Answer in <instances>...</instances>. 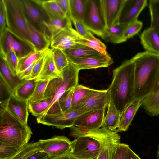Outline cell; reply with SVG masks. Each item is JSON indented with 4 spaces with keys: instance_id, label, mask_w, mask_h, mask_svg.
<instances>
[{
    "instance_id": "53",
    "label": "cell",
    "mask_w": 159,
    "mask_h": 159,
    "mask_svg": "<svg viewBox=\"0 0 159 159\" xmlns=\"http://www.w3.org/2000/svg\"><path fill=\"white\" fill-rule=\"evenodd\" d=\"M75 40H72L67 42L61 44L56 47L57 48L62 50H65L70 48L76 43Z\"/></svg>"
},
{
    "instance_id": "46",
    "label": "cell",
    "mask_w": 159,
    "mask_h": 159,
    "mask_svg": "<svg viewBox=\"0 0 159 159\" xmlns=\"http://www.w3.org/2000/svg\"><path fill=\"white\" fill-rule=\"evenodd\" d=\"M120 143L113 144L105 147L102 150L97 159H113L116 148Z\"/></svg>"
},
{
    "instance_id": "49",
    "label": "cell",
    "mask_w": 159,
    "mask_h": 159,
    "mask_svg": "<svg viewBox=\"0 0 159 159\" xmlns=\"http://www.w3.org/2000/svg\"><path fill=\"white\" fill-rule=\"evenodd\" d=\"M7 28L6 16L4 0H0V35L3 34Z\"/></svg>"
},
{
    "instance_id": "28",
    "label": "cell",
    "mask_w": 159,
    "mask_h": 159,
    "mask_svg": "<svg viewBox=\"0 0 159 159\" xmlns=\"http://www.w3.org/2000/svg\"><path fill=\"white\" fill-rule=\"evenodd\" d=\"M141 103V107L148 114L152 116L159 115V90L144 98Z\"/></svg>"
},
{
    "instance_id": "41",
    "label": "cell",
    "mask_w": 159,
    "mask_h": 159,
    "mask_svg": "<svg viewBox=\"0 0 159 159\" xmlns=\"http://www.w3.org/2000/svg\"><path fill=\"white\" fill-rule=\"evenodd\" d=\"M22 148L16 147L0 143V159H10L18 153Z\"/></svg>"
},
{
    "instance_id": "38",
    "label": "cell",
    "mask_w": 159,
    "mask_h": 159,
    "mask_svg": "<svg viewBox=\"0 0 159 159\" xmlns=\"http://www.w3.org/2000/svg\"><path fill=\"white\" fill-rule=\"evenodd\" d=\"M75 41L76 43L86 45L106 56L109 55L107 51L106 46L97 38L88 40L80 38Z\"/></svg>"
},
{
    "instance_id": "40",
    "label": "cell",
    "mask_w": 159,
    "mask_h": 159,
    "mask_svg": "<svg viewBox=\"0 0 159 159\" xmlns=\"http://www.w3.org/2000/svg\"><path fill=\"white\" fill-rule=\"evenodd\" d=\"M74 88L73 87L66 91L58 100L62 113L70 110L72 107V96Z\"/></svg>"
},
{
    "instance_id": "26",
    "label": "cell",
    "mask_w": 159,
    "mask_h": 159,
    "mask_svg": "<svg viewBox=\"0 0 159 159\" xmlns=\"http://www.w3.org/2000/svg\"><path fill=\"white\" fill-rule=\"evenodd\" d=\"M37 82L36 79H25L16 88L13 94L20 99L28 101L34 93Z\"/></svg>"
},
{
    "instance_id": "29",
    "label": "cell",
    "mask_w": 159,
    "mask_h": 159,
    "mask_svg": "<svg viewBox=\"0 0 159 159\" xmlns=\"http://www.w3.org/2000/svg\"><path fill=\"white\" fill-rule=\"evenodd\" d=\"M48 16V19L47 22L51 32L52 39L64 29L72 26V21L67 16L61 19Z\"/></svg>"
},
{
    "instance_id": "23",
    "label": "cell",
    "mask_w": 159,
    "mask_h": 159,
    "mask_svg": "<svg viewBox=\"0 0 159 159\" xmlns=\"http://www.w3.org/2000/svg\"><path fill=\"white\" fill-rule=\"evenodd\" d=\"M107 107L102 127L116 132L119 125L121 115L110 98Z\"/></svg>"
},
{
    "instance_id": "52",
    "label": "cell",
    "mask_w": 159,
    "mask_h": 159,
    "mask_svg": "<svg viewBox=\"0 0 159 159\" xmlns=\"http://www.w3.org/2000/svg\"><path fill=\"white\" fill-rule=\"evenodd\" d=\"M45 159H78L69 152L57 156H48Z\"/></svg>"
},
{
    "instance_id": "34",
    "label": "cell",
    "mask_w": 159,
    "mask_h": 159,
    "mask_svg": "<svg viewBox=\"0 0 159 159\" xmlns=\"http://www.w3.org/2000/svg\"><path fill=\"white\" fill-rule=\"evenodd\" d=\"M42 7L48 16L61 19L67 16L61 10L55 0H43Z\"/></svg>"
},
{
    "instance_id": "9",
    "label": "cell",
    "mask_w": 159,
    "mask_h": 159,
    "mask_svg": "<svg viewBox=\"0 0 159 159\" xmlns=\"http://www.w3.org/2000/svg\"><path fill=\"white\" fill-rule=\"evenodd\" d=\"M86 113L70 110L54 115H43L37 117V122L48 126L55 127L60 129L73 126L75 121L80 115Z\"/></svg>"
},
{
    "instance_id": "37",
    "label": "cell",
    "mask_w": 159,
    "mask_h": 159,
    "mask_svg": "<svg viewBox=\"0 0 159 159\" xmlns=\"http://www.w3.org/2000/svg\"><path fill=\"white\" fill-rule=\"evenodd\" d=\"M40 151L38 141L31 142L23 147L18 153L10 159H26L32 155Z\"/></svg>"
},
{
    "instance_id": "33",
    "label": "cell",
    "mask_w": 159,
    "mask_h": 159,
    "mask_svg": "<svg viewBox=\"0 0 159 159\" xmlns=\"http://www.w3.org/2000/svg\"><path fill=\"white\" fill-rule=\"evenodd\" d=\"M95 90L82 85L77 84L74 88L72 96L71 108L82 102L93 92Z\"/></svg>"
},
{
    "instance_id": "15",
    "label": "cell",
    "mask_w": 159,
    "mask_h": 159,
    "mask_svg": "<svg viewBox=\"0 0 159 159\" xmlns=\"http://www.w3.org/2000/svg\"><path fill=\"white\" fill-rule=\"evenodd\" d=\"M147 5L146 0H125L119 23L129 25L137 20L139 16Z\"/></svg>"
},
{
    "instance_id": "31",
    "label": "cell",
    "mask_w": 159,
    "mask_h": 159,
    "mask_svg": "<svg viewBox=\"0 0 159 159\" xmlns=\"http://www.w3.org/2000/svg\"><path fill=\"white\" fill-rule=\"evenodd\" d=\"M53 97L43 98L34 102H28V109L33 116L38 117L42 115L50 105Z\"/></svg>"
},
{
    "instance_id": "50",
    "label": "cell",
    "mask_w": 159,
    "mask_h": 159,
    "mask_svg": "<svg viewBox=\"0 0 159 159\" xmlns=\"http://www.w3.org/2000/svg\"><path fill=\"white\" fill-rule=\"evenodd\" d=\"M55 1L62 11L69 18V0H55Z\"/></svg>"
},
{
    "instance_id": "7",
    "label": "cell",
    "mask_w": 159,
    "mask_h": 159,
    "mask_svg": "<svg viewBox=\"0 0 159 159\" xmlns=\"http://www.w3.org/2000/svg\"><path fill=\"white\" fill-rule=\"evenodd\" d=\"M0 57L3 58L8 52H14L19 60L35 52L34 47L6 30L0 35Z\"/></svg>"
},
{
    "instance_id": "42",
    "label": "cell",
    "mask_w": 159,
    "mask_h": 159,
    "mask_svg": "<svg viewBox=\"0 0 159 159\" xmlns=\"http://www.w3.org/2000/svg\"><path fill=\"white\" fill-rule=\"evenodd\" d=\"M142 26V22L138 20L128 25L123 34L124 42L137 34L140 30Z\"/></svg>"
},
{
    "instance_id": "21",
    "label": "cell",
    "mask_w": 159,
    "mask_h": 159,
    "mask_svg": "<svg viewBox=\"0 0 159 159\" xmlns=\"http://www.w3.org/2000/svg\"><path fill=\"white\" fill-rule=\"evenodd\" d=\"M61 77V73H59L53 61L52 51L51 48H49L45 54L42 68L39 76L36 79V80H52Z\"/></svg>"
},
{
    "instance_id": "51",
    "label": "cell",
    "mask_w": 159,
    "mask_h": 159,
    "mask_svg": "<svg viewBox=\"0 0 159 159\" xmlns=\"http://www.w3.org/2000/svg\"><path fill=\"white\" fill-rule=\"evenodd\" d=\"M37 61L34 63L23 72L17 73L18 76L21 80L25 79L30 75L34 65Z\"/></svg>"
},
{
    "instance_id": "17",
    "label": "cell",
    "mask_w": 159,
    "mask_h": 159,
    "mask_svg": "<svg viewBox=\"0 0 159 159\" xmlns=\"http://www.w3.org/2000/svg\"><path fill=\"white\" fill-rule=\"evenodd\" d=\"M0 107L6 109L23 123L27 124L28 101L20 99L12 93L6 105Z\"/></svg>"
},
{
    "instance_id": "5",
    "label": "cell",
    "mask_w": 159,
    "mask_h": 159,
    "mask_svg": "<svg viewBox=\"0 0 159 159\" xmlns=\"http://www.w3.org/2000/svg\"><path fill=\"white\" fill-rule=\"evenodd\" d=\"M80 70L75 65L69 63L61 72V77L54 78L49 81L44 98L52 97L53 98L48 107L42 115H54L62 113L58 100L66 91L78 84Z\"/></svg>"
},
{
    "instance_id": "48",
    "label": "cell",
    "mask_w": 159,
    "mask_h": 159,
    "mask_svg": "<svg viewBox=\"0 0 159 159\" xmlns=\"http://www.w3.org/2000/svg\"><path fill=\"white\" fill-rule=\"evenodd\" d=\"M129 148L126 144L119 143L115 150L113 159H126Z\"/></svg>"
},
{
    "instance_id": "36",
    "label": "cell",
    "mask_w": 159,
    "mask_h": 159,
    "mask_svg": "<svg viewBox=\"0 0 159 159\" xmlns=\"http://www.w3.org/2000/svg\"><path fill=\"white\" fill-rule=\"evenodd\" d=\"M54 63L57 70L61 73L63 70L68 64L67 57L63 51L59 48H51Z\"/></svg>"
},
{
    "instance_id": "16",
    "label": "cell",
    "mask_w": 159,
    "mask_h": 159,
    "mask_svg": "<svg viewBox=\"0 0 159 159\" xmlns=\"http://www.w3.org/2000/svg\"><path fill=\"white\" fill-rule=\"evenodd\" d=\"M67 57L69 62L75 65L80 70L108 67L113 62L110 55L100 57Z\"/></svg>"
},
{
    "instance_id": "11",
    "label": "cell",
    "mask_w": 159,
    "mask_h": 159,
    "mask_svg": "<svg viewBox=\"0 0 159 159\" xmlns=\"http://www.w3.org/2000/svg\"><path fill=\"white\" fill-rule=\"evenodd\" d=\"M41 152L49 156H57L70 152L71 141L67 137L57 136L46 139L38 141Z\"/></svg>"
},
{
    "instance_id": "6",
    "label": "cell",
    "mask_w": 159,
    "mask_h": 159,
    "mask_svg": "<svg viewBox=\"0 0 159 159\" xmlns=\"http://www.w3.org/2000/svg\"><path fill=\"white\" fill-rule=\"evenodd\" d=\"M4 2L6 30L33 46L30 40L27 18L22 0H4Z\"/></svg>"
},
{
    "instance_id": "18",
    "label": "cell",
    "mask_w": 159,
    "mask_h": 159,
    "mask_svg": "<svg viewBox=\"0 0 159 159\" xmlns=\"http://www.w3.org/2000/svg\"><path fill=\"white\" fill-rule=\"evenodd\" d=\"M140 37L145 51L159 55V36L152 28L150 26L144 30Z\"/></svg>"
},
{
    "instance_id": "43",
    "label": "cell",
    "mask_w": 159,
    "mask_h": 159,
    "mask_svg": "<svg viewBox=\"0 0 159 159\" xmlns=\"http://www.w3.org/2000/svg\"><path fill=\"white\" fill-rule=\"evenodd\" d=\"M2 58L13 74L17 75L19 59L14 52L11 50L9 51L6 53L4 57Z\"/></svg>"
},
{
    "instance_id": "27",
    "label": "cell",
    "mask_w": 159,
    "mask_h": 159,
    "mask_svg": "<svg viewBox=\"0 0 159 159\" xmlns=\"http://www.w3.org/2000/svg\"><path fill=\"white\" fill-rule=\"evenodd\" d=\"M82 38L72 26L66 28L57 34L51 41L50 47L54 48L67 42Z\"/></svg>"
},
{
    "instance_id": "20",
    "label": "cell",
    "mask_w": 159,
    "mask_h": 159,
    "mask_svg": "<svg viewBox=\"0 0 159 159\" xmlns=\"http://www.w3.org/2000/svg\"><path fill=\"white\" fill-rule=\"evenodd\" d=\"M142 100L135 99L121 114L118 127L116 132L126 131L139 108Z\"/></svg>"
},
{
    "instance_id": "47",
    "label": "cell",
    "mask_w": 159,
    "mask_h": 159,
    "mask_svg": "<svg viewBox=\"0 0 159 159\" xmlns=\"http://www.w3.org/2000/svg\"><path fill=\"white\" fill-rule=\"evenodd\" d=\"M46 54L37 61L32 69L31 74L26 78L25 79L32 80L36 79L38 77L42 68Z\"/></svg>"
},
{
    "instance_id": "19",
    "label": "cell",
    "mask_w": 159,
    "mask_h": 159,
    "mask_svg": "<svg viewBox=\"0 0 159 159\" xmlns=\"http://www.w3.org/2000/svg\"><path fill=\"white\" fill-rule=\"evenodd\" d=\"M27 22L31 42L35 51L42 52L49 49L51 41L44 34L35 28L28 18Z\"/></svg>"
},
{
    "instance_id": "54",
    "label": "cell",
    "mask_w": 159,
    "mask_h": 159,
    "mask_svg": "<svg viewBox=\"0 0 159 159\" xmlns=\"http://www.w3.org/2000/svg\"><path fill=\"white\" fill-rule=\"evenodd\" d=\"M126 159H141L129 148Z\"/></svg>"
},
{
    "instance_id": "56",
    "label": "cell",
    "mask_w": 159,
    "mask_h": 159,
    "mask_svg": "<svg viewBox=\"0 0 159 159\" xmlns=\"http://www.w3.org/2000/svg\"><path fill=\"white\" fill-rule=\"evenodd\" d=\"M157 159H159V144L158 146V150L157 152Z\"/></svg>"
},
{
    "instance_id": "13",
    "label": "cell",
    "mask_w": 159,
    "mask_h": 159,
    "mask_svg": "<svg viewBox=\"0 0 159 159\" xmlns=\"http://www.w3.org/2000/svg\"><path fill=\"white\" fill-rule=\"evenodd\" d=\"M28 19L38 30L44 34L48 28V17L44 16L42 6L34 3L33 0H22Z\"/></svg>"
},
{
    "instance_id": "45",
    "label": "cell",
    "mask_w": 159,
    "mask_h": 159,
    "mask_svg": "<svg viewBox=\"0 0 159 159\" xmlns=\"http://www.w3.org/2000/svg\"><path fill=\"white\" fill-rule=\"evenodd\" d=\"M12 94L10 89L0 78V107H3L6 105Z\"/></svg>"
},
{
    "instance_id": "14",
    "label": "cell",
    "mask_w": 159,
    "mask_h": 159,
    "mask_svg": "<svg viewBox=\"0 0 159 159\" xmlns=\"http://www.w3.org/2000/svg\"><path fill=\"white\" fill-rule=\"evenodd\" d=\"M106 108L91 111L79 116L73 126L88 129H96L102 126Z\"/></svg>"
},
{
    "instance_id": "30",
    "label": "cell",
    "mask_w": 159,
    "mask_h": 159,
    "mask_svg": "<svg viewBox=\"0 0 159 159\" xmlns=\"http://www.w3.org/2000/svg\"><path fill=\"white\" fill-rule=\"evenodd\" d=\"M69 18L71 20L77 19L82 23L83 21L86 0H69Z\"/></svg>"
},
{
    "instance_id": "39",
    "label": "cell",
    "mask_w": 159,
    "mask_h": 159,
    "mask_svg": "<svg viewBox=\"0 0 159 159\" xmlns=\"http://www.w3.org/2000/svg\"><path fill=\"white\" fill-rule=\"evenodd\" d=\"M51 80L48 79L37 81L34 93L28 102H34L43 99L46 87Z\"/></svg>"
},
{
    "instance_id": "57",
    "label": "cell",
    "mask_w": 159,
    "mask_h": 159,
    "mask_svg": "<svg viewBox=\"0 0 159 159\" xmlns=\"http://www.w3.org/2000/svg\"><path fill=\"white\" fill-rule=\"evenodd\" d=\"M26 159H28V157Z\"/></svg>"
},
{
    "instance_id": "10",
    "label": "cell",
    "mask_w": 159,
    "mask_h": 159,
    "mask_svg": "<svg viewBox=\"0 0 159 159\" xmlns=\"http://www.w3.org/2000/svg\"><path fill=\"white\" fill-rule=\"evenodd\" d=\"M110 99V95L107 89L105 90L95 89L82 102L70 109L87 113L106 108Z\"/></svg>"
},
{
    "instance_id": "1",
    "label": "cell",
    "mask_w": 159,
    "mask_h": 159,
    "mask_svg": "<svg viewBox=\"0 0 159 159\" xmlns=\"http://www.w3.org/2000/svg\"><path fill=\"white\" fill-rule=\"evenodd\" d=\"M70 128V136L76 139L71 141L69 153L78 159L97 158L105 147L120 143V135L104 127L96 129L75 126Z\"/></svg>"
},
{
    "instance_id": "8",
    "label": "cell",
    "mask_w": 159,
    "mask_h": 159,
    "mask_svg": "<svg viewBox=\"0 0 159 159\" xmlns=\"http://www.w3.org/2000/svg\"><path fill=\"white\" fill-rule=\"evenodd\" d=\"M82 23L90 31L101 36L106 27L101 13L100 0H86Z\"/></svg>"
},
{
    "instance_id": "12",
    "label": "cell",
    "mask_w": 159,
    "mask_h": 159,
    "mask_svg": "<svg viewBox=\"0 0 159 159\" xmlns=\"http://www.w3.org/2000/svg\"><path fill=\"white\" fill-rule=\"evenodd\" d=\"M125 0H100L101 14L106 28L119 23Z\"/></svg>"
},
{
    "instance_id": "4",
    "label": "cell",
    "mask_w": 159,
    "mask_h": 159,
    "mask_svg": "<svg viewBox=\"0 0 159 159\" xmlns=\"http://www.w3.org/2000/svg\"><path fill=\"white\" fill-rule=\"evenodd\" d=\"M0 116V143L21 148L27 145L33 134L28 125L4 108Z\"/></svg>"
},
{
    "instance_id": "44",
    "label": "cell",
    "mask_w": 159,
    "mask_h": 159,
    "mask_svg": "<svg viewBox=\"0 0 159 159\" xmlns=\"http://www.w3.org/2000/svg\"><path fill=\"white\" fill-rule=\"evenodd\" d=\"M71 21L76 29V31L82 38L88 40L96 38L90 31L86 28L80 20L77 19H73Z\"/></svg>"
},
{
    "instance_id": "22",
    "label": "cell",
    "mask_w": 159,
    "mask_h": 159,
    "mask_svg": "<svg viewBox=\"0 0 159 159\" xmlns=\"http://www.w3.org/2000/svg\"><path fill=\"white\" fill-rule=\"evenodd\" d=\"M62 51L67 57H100L109 56H106L86 45L78 43Z\"/></svg>"
},
{
    "instance_id": "3",
    "label": "cell",
    "mask_w": 159,
    "mask_h": 159,
    "mask_svg": "<svg viewBox=\"0 0 159 159\" xmlns=\"http://www.w3.org/2000/svg\"><path fill=\"white\" fill-rule=\"evenodd\" d=\"M135 65L131 59L124 61L113 70V80L107 89L121 115L134 99Z\"/></svg>"
},
{
    "instance_id": "25",
    "label": "cell",
    "mask_w": 159,
    "mask_h": 159,
    "mask_svg": "<svg viewBox=\"0 0 159 159\" xmlns=\"http://www.w3.org/2000/svg\"><path fill=\"white\" fill-rule=\"evenodd\" d=\"M128 25L119 23L109 28H106L101 37L105 41L113 43L124 42L123 34Z\"/></svg>"
},
{
    "instance_id": "32",
    "label": "cell",
    "mask_w": 159,
    "mask_h": 159,
    "mask_svg": "<svg viewBox=\"0 0 159 159\" xmlns=\"http://www.w3.org/2000/svg\"><path fill=\"white\" fill-rule=\"evenodd\" d=\"M48 49L42 52H32L19 60L17 73L23 72L34 63L38 61L47 52Z\"/></svg>"
},
{
    "instance_id": "58",
    "label": "cell",
    "mask_w": 159,
    "mask_h": 159,
    "mask_svg": "<svg viewBox=\"0 0 159 159\" xmlns=\"http://www.w3.org/2000/svg\"><path fill=\"white\" fill-rule=\"evenodd\" d=\"M97 159V158H96V159Z\"/></svg>"
},
{
    "instance_id": "24",
    "label": "cell",
    "mask_w": 159,
    "mask_h": 159,
    "mask_svg": "<svg viewBox=\"0 0 159 159\" xmlns=\"http://www.w3.org/2000/svg\"><path fill=\"white\" fill-rule=\"evenodd\" d=\"M0 78L6 83L13 93L16 88L25 79L21 80L12 72L4 61L0 58Z\"/></svg>"
},
{
    "instance_id": "35",
    "label": "cell",
    "mask_w": 159,
    "mask_h": 159,
    "mask_svg": "<svg viewBox=\"0 0 159 159\" xmlns=\"http://www.w3.org/2000/svg\"><path fill=\"white\" fill-rule=\"evenodd\" d=\"M149 8L151 16L150 27L159 36V0H150Z\"/></svg>"
},
{
    "instance_id": "55",
    "label": "cell",
    "mask_w": 159,
    "mask_h": 159,
    "mask_svg": "<svg viewBox=\"0 0 159 159\" xmlns=\"http://www.w3.org/2000/svg\"><path fill=\"white\" fill-rule=\"evenodd\" d=\"M159 90V73L155 84L151 94L156 93Z\"/></svg>"
},
{
    "instance_id": "2",
    "label": "cell",
    "mask_w": 159,
    "mask_h": 159,
    "mask_svg": "<svg viewBox=\"0 0 159 159\" xmlns=\"http://www.w3.org/2000/svg\"><path fill=\"white\" fill-rule=\"evenodd\" d=\"M135 65L134 99L143 100L151 94L159 73V55L145 51L131 59Z\"/></svg>"
}]
</instances>
